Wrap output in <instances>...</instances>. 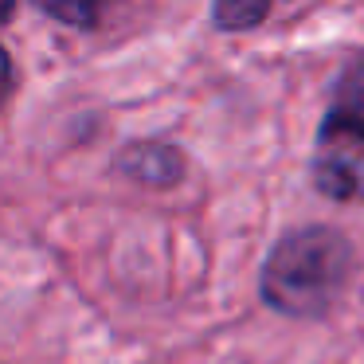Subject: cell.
I'll use <instances>...</instances> for the list:
<instances>
[{"instance_id":"obj_1","label":"cell","mask_w":364,"mask_h":364,"mask_svg":"<svg viewBox=\"0 0 364 364\" xmlns=\"http://www.w3.org/2000/svg\"><path fill=\"white\" fill-rule=\"evenodd\" d=\"M356 274V247L333 223H301L274 239L259 270V298L278 317H325Z\"/></svg>"},{"instance_id":"obj_2","label":"cell","mask_w":364,"mask_h":364,"mask_svg":"<svg viewBox=\"0 0 364 364\" xmlns=\"http://www.w3.org/2000/svg\"><path fill=\"white\" fill-rule=\"evenodd\" d=\"M309 184L333 204H364V118L325 110L309 157Z\"/></svg>"},{"instance_id":"obj_3","label":"cell","mask_w":364,"mask_h":364,"mask_svg":"<svg viewBox=\"0 0 364 364\" xmlns=\"http://www.w3.org/2000/svg\"><path fill=\"white\" fill-rule=\"evenodd\" d=\"M114 173L126 176L129 184L149 192H173L188 176V157L173 141L161 137H134L114 153Z\"/></svg>"},{"instance_id":"obj_4","label":"cell","mask_w":364,"mask_h":364,"mask_svg":"<svg viewBox=\"0 0 364 364\" xmlns=\"http://www.w3.org/2000/svg\"><path fill=\"white\" fill-rule=\"evenodd\" d=\"M286 0H212V28L235 36V32H255L270 20V12Z\"/></svg>"},{"instance_id":"obj_5","label":"cell","mask_w":364,"mask_h":364,"mask_svg":"<svg viewBox=\"0 0 364 364\" xmlns=\"http://www.w3.org/2000/svg\"><path fill=\"white\" fill-rule=\"evenodd\" d=\"M110 4L114 0H32V9H40L48 20L75 28V32H95Z\"/></svg>"},{"instance_id":"obj_6","label":"cell","mask_w":364,"mask_h":364,"mask_svg":"<svg viewBox=\"0 0 364 364\" xmlns=\"http://www.w3.org/2000/svg\"><path fill=\"white\" fill-rule=\"evenodd\" d=\"M333 110L364 118V59H353L333 82Z\"/></svg>"},{"instance_id":"obj_7","label":"cell","mask_w":364,"mask_h":364,"mask_svg":"<svg viewBox=\"0 0 364 364\" xmlns=\"http://www.w3.org/2000/svg\"><path fill=\"white\" fill-rule=\"evenodd\" d=\"M12 16H16V0H4V24H12Z\"/></svg>"}]
</instances>
